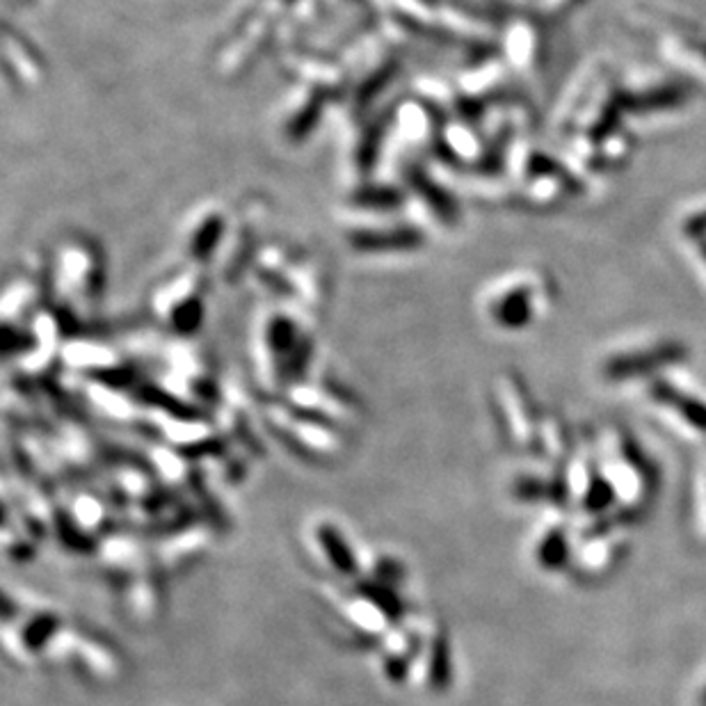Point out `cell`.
I'll return each mask as SVG.
<instances>
[{
  "label": "cell",
  "mask_w": 706,
  "mask_h": 706,
  "mask_svg": "<svg viewBox=\"0 0 706 706\" xmlns=\"http://www.w3.org/2000/svg\"><path fill=\"white\" fill-rule=\"evenodd\" d=\"M336 611L361 636H384L393 629V620L405 615V606L398 604L389 583L368 581L364 588L341 595Z\"/></svg>",
  "instance_id": "cell-1"
},
{
  "label": "cell",
  "mask_w": 706,
  "mask_h": 706,
  "mask_svg": "<svg viewBox=\"0 0 706 706\" xmlns=\"http://www.w3.org/2000/svg\"><path fill=\"white\" fill-rule=\"evenodd\" d=\"M314 544L318 556L330 563L336 576H343V579H355L359 574V565L355 553L350 551V544L346 542V537L341 535L339 528L334 524H318L314 526Z\"/></svg>",
  "instance_id": "cell-2"
}]
</instances>
